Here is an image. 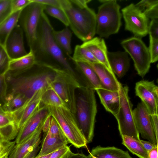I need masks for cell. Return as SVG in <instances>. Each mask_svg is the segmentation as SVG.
<instances>
[{
  "instance_id": "47",
  "label": "cell",
  "mask_w": 158,
  "mask_h": 158,
  "mask_svg": "<svg viewBox=\"0 0 158 158\" xmlns=\"http://www.w3.org/2000/svg\"><path fill=\"white\" fill-rule=\"evenodd\" d=\"M148 158H158V147L148 152Z\"/></svg>"
},
{
  "instance_id": "10",
  "label": "cell",
  "mask_w": 158,
  "mask_h": 158,
  "mask_svg": "<svg viewBox=\"0 0 158 158\" xmlns=\"http://www.w3.org/2000/svg\"><path fill=\"white\" fill-rule=\"evenodd\" d=\"M121 45L133 60L138 74L143 77L148 72L151 64L148 48L140 38L135 36L123 40Z\"/></svg>"
},
{
  "instance_id": "29",
  "label": "cell",
  "mask_w": 158,
  "mask_h": 158,
  "mask_svg": "<svg viewBox=\"0 0 158 158\" xmlns=\"http://www.w3.org/2000/svg\"><path fill=\"white\" fill-rule=\"evenodd\" d=\"M135 5L149 19H158V1L157 0H143Z\"/></svg>"
},
{
  "instance_id": "50",
  "label": "cell",
  "mask_w": 158,
  "mask_h": 158,
  "mask_svg": "<svg viewBox=\"0 0 158 158\" xmlns=\"http://www.w3.org/2000/svg\"><path fill=\"white\" fill-rule=\"evenodd\" d=\"M9 154H6L1 158H8Z\"/></svg>"
},
{
  "instance_id": "51",
  "label": "cell",
  "mask_w": 158,
  "mask_h": 158,
  "mask_svg": "<svg viewBox=\"0 0 158 158\" xmlns=\"http://www.w3.org/2000/svg\"><path fill=\"white\" fill-rule=\"evenodd\" d=\"M1 138H2V137H1V135H0V139H1Z\"/></svg>"
},
{
  "instance_id": "33",
  "label": "cell",
  "mask_w": 158,
  "mask_h": 158,
  "mask_svg": "<svg viewBox=\"0 0 158 158\" xmlns=\"http://www.w3.org/2000/svg\"><path fill=\"white\" fill-rule=\"evenodd\" d=\"M44 11L50 15L59 20L66 27L69 26L68 19L61 7L45 5Z\"/></svg>"
},
{
  "instance_id": "1",
  "label": "cell",
  "mask_w": 158,
  "mask_h": 158,
  "mask_svg": "<svg viewBox=\"0 0 158 158\" xmlns=\"http://www.w3.org/2000/svg\"><path fill=\"white\" fill-rule=\"evenodd\" d=\"M54 30L44 12L38 27L36 40L31 50L37 63L64 69L75 74L72 57L66 54L56 43L54 36Z\"/></svg>"
},
{
  "instance_id": "31",
  "label": "cell",
  "mask_w": 158,
  "mask_h": 158,
  "mask_svg": "<svg viewBox=\"0 0 158 158\" xmlns=\"http://www.w3.org/2000/svg\"><path fill=\"white\" fill-rule=\"evenodd\" d=\"M41 104L46 106H52L67 108L57 94L50 87L42 94L41 98Z\"/></svg>"
},
{
  "instance_id": "35",
  "label": "cell",
  "mask_w": 158,
  "mask_h": 158,
  "mask_svg": "<svg viewBox=\"0 0 158 158\" xmlns=\"http://www.w3.org/2000/svg\"><path fill=\"white\" fill-rule=\"evenodd\" d=\"M11 0H0V24L12 13Z\"/></svg>"
},
{
  "instance_id": "39",
  "label": "cell",
  "mask_w": 158,
  "mask_h": 158,
  "mask_svg": "<svg viewBox=\"0 0 158 158\" xmlns=\"http://www.w3.org/2000/svg\"><path fill=\"white\" fill-rule=\"evenodd\" d=\"M10 60L5 48L0 44V70L2 73L6 70Z\"/></svg>"
},
{
  "instance_id": "5",
  "label": "cell",
  "mask_w": 158,
  "mask_h": 158,
  "mask_svg": "<svg viewBox=\"0 0 158 158\" xmlns=\"http://www.w3.org/2000/svg\"><path fill=\"white\" fill-rule=\"evenodd\" d=\"M48 107L69 143L77 148L86 146L87 143L79 127L75 114L66 107Z\"/></svg>"
},
{
  "instance_id": "30",
  "label": "cell",
  "mask_w": 158,
  "mask_h": 158,
  "mask_svg": "<svg viewBox=\"0 0 158 158\" xmlns=\"http://www.w3.org/2000/svg\"><path fill=\"white\" fill-rule=\"evenodd\" d=\"M27 99L21 94L11 93L7 95L2 108L6 112H12L21 107Z\"/></svg>"
},
{
  "instance_id": "38",
  "label": "cell",
  "mask_w": 158,
  "mask_h": 158,
  "mask_svg": "<svg viewBox=\"0 0 158 158\" xmlns=\"http://www.w3.org/2000/svg\"><path fill=\"white\" fill-rule=\"evenodd\" d=\"M16 143L15 141L0 139V158L6 154H10Z\"/></svg>"
},
{
  "instance_id": "18",
  "label": "cell",
  "mask_w": 158,
  "mask_h": 158,
  "mask_svg": "<svg viewBox=\"0 0 158 158\" xmlns=\"http://www.w3.org/2000/svg\"><path fill=\"white\" fill-rule=\"evenodd\" d=\"M85 63L90 66L97 74L101 83V88L112 91H118L120 89L122 85L113 72L109 71L100 63Z\"/></svg>"
},
{
  "instance_id": "2",
  "label": "cell",
  "mask_w": 158,
  "mask_h": 158,
  "mask_svg": "<svg viewBox=\"0 0 158 158\" xmlns=\"http://www.w3.org/2000/svg\"><path fill=\"white\" fill-rule=\"evenodd\" d=\"M91 0H60L75 35L84 42L93 38L96 34V14L88 4Z\"/></svg>"
},
{
  "instance_id": "44",
  "label": "cell",
  "mask_w": 158,
  "mask_h": 158,
  "mask_svg": "<svg viewBox=\"0 0 158 158\" xmlns=\"http://www.w3.org/2000/svg\"><path fill=\"white\" fill-rule=\"evenodd\" d=\"M152 127L156 139L158 138V114L150 115Z\"/></svg>"
},
{
  "instance_id": "46",
  "label": "cell",
  "mask_w": 158,
  "mask_h": 158,
  "mask_svg": "<svg viewBox=\"0 0 158 158\" xmlns=\"http://www.w3.org/2000/svg\"><path fill=\"white\" fill-rule=\"evenodd\" d=\"M51 118L52 116L50 114L44 122L42 131L44 133V135L47 133L49 129L51 123Z\"/></svg>"
},
{
  "instance_id": "32",
  "label": "cell",
  "mask_w": 158,
  "mask_h": 158,
  "mask_svg": "<svg viewBox=\"0 0 158 158\" xmlns=\"http://www.w3.org/2000/svg\"><path fill=\"white\" fill-rule=\"evenodd\" d=\"M72 58L74 62L100 63L89 50L81 45L76 46Z\"/></svg>"
},
{
  "instance_id": "23",
  "label": "cell",
  "mask_w": 158,
  "mask_h": 158,
  "mask_svg": "<svg viewBox=\"0 0 158 158\" xmlns=\"http://www.w3.org/2000/svg\"><path fill=\"white\" fill-rule=\"evenodd\" d=\"M34 54L31 50L27 54L17 59L10 60L6 70L2 74L6 75L9 72L17 74L23 73L31 68L35 63Z\"/></svg>"
},
{
  "instance_id": "45",
  "label": "cell",
  "mask_w": 158,
  "mask_h": 158,
  "mask_svg": "<svg viewBox=\"0 0 158 158\" xmlns=\"http://www.w3.org/2000/svg\"><path fill=\"white\" fill-rule=\"evenodd\" d=\"M140 141L148 152L153 148L158 147L157 145H154L149 141H144L140 139Z\"/></svg>"
},
{
  "instance_id": "14",
  "label": "cell",
  "mask_w": 158,
  "mask_h": 158,
  "mask_svg": "<svg viewBox=\"0 0 158 158\" xmlns=\"http://www.w3.org/2000/svg\"><path fill=\"white\" fill-rule=\"evenodd\" d=\"M133 113L136 127L142 137L158 145V139L152 127L150 114L142 102L138 103L133 110Z\"/></svg>"
},
{
  "instance_id": "3",
  "label": "cell",
  "mask_w": 158,
  "mask_h": 158,
  "mask_svg": "<svg viewBox=\"0 0 158 158\" xmlns=\"http://www.w3.org/2000/svg\"><path fill=\"white\" fill-rule=\"evenodd\" d=\"M33 73L28 76L15 78L9 73L6 75V81L10 85L11 93H19L27 99L37 91L48 88L54 79L56 68L36 63Z\"/></svg>"
},
{
  "instance_id": "24",
  "label": "cell",
  "mask_w": 158,
  "mask_h": 158,
  "mask_svg": "<svg viewBox=\"0 0 158 158\" xmlns=\"http://www.w3.org/2000/svg\"><path fill=\"white\" fill-rule=\"evenodd\" d=\"M89 154L97 158H132L127 151L112 147L93 148Z\"/></svg>"
},
{
  "instance_id": "41",
  "label": "cell",
  "mask_w": 158,
  "mask_h": 158,
  "mask_svg": "<svg viewBox=\"0 0 158 158\" xmlns=\"http://www.w3.org/2000/svg\"><path fill=\"white\" fill-rule=\"evenodd\" d=\"M148 34L152 38L158 39V20L152 19L149 23Z\"/></svg>"
},
{
  "instance_id": "40",
  "label": "cell",
  "mask_w": 158,
  "mask_h": 158,
  "mask_svg": "<svg viewBox=\"0 0 158 158\" xmlns=\"http://www.w3.org/2000/svg\"><path fill=\"white\" fill-rule=\"evenodd\" d=\"M31 2V0H11L12 13L22 10Z\"/></svg>"
},
{
  "instance_id": "13",
  "label": "cell",
  "mask_w": 158,
  "mask_h": 158,
  "mask_svg": "<svg viewBox=\"0 0 158 158\" xmlns=\"http://www.w3.org/2000/svg\"><path fill=\"white\" fill-rule=\"evenodd\" d=\"M49 88L37 91L31 98L27 99L21 107L14 111L9 112L19 130L40 108L41 106V96L44 92Z\"/></svg>"
},
{
  "instance_id": "25",
  "label": "cell",
  "mask_w": 158,
  "mask_h": 158,
  "mask_svg": "<svg viewBox=\"0 0 158 158\" xmlns=\"http://www.w3.org/2000/svg\"><path fill=\"white\" fill-rule=\"evenodd\" d=\"M66 138L45 135L41 150L38 156L52 153L68 143Z\"/></svg>"
},
{
  "instance_id": "21",
  "label": "cell",
  "mask_w": 158,
  "mask_h": 158,
  "mask_svg": "<svg viewBox=\"0 0 158 158\" xmlns=\"http://www.w3.org/2000/svg\"><path fill=\"white\" fill-rule=\"evenodd\" d=\"M120 90L112 91L99 88L95 90L106 110L114 115L117 113L120 106Z\"/></svg>"
},
{
  "instance_id": "36",
  "label": "cell",
  "mask_w": 158,
  "mask_h": 158,
  "mask_svg": "<svg viewBox=\"0 0 158 158\" xmlns=\"http://www.w3.org/2000/svg\"><path fill=\"white\" fill-rule=\"evenodd\" d=\"M148 48L151 63L158 60V39H154L149 36V46Z\"/></svg>"
},
{
  "instance_id": "20",
  "label": "cell",
  "mask_w": 158,
  "mask_h": 158,
  "mask_svg": "<svg viewBox=\"0 0 158 158\" xmlns=\"http://www.w3.org/2000/svg\"><path fill=\"white\" fill-rule=\"evenodd\" d=\"M108 61L114 73L120 78L123 77L130 66V59L125 52H107Z\"/></svg>"
},
{
  "instance_id": "48",
  "label": "cell",
  "mask_w": 158,
  "mask_h": 158,
  "mask_svg": "<svg viewBox=\"0 0 158 158\" xmlns=\"http://www.w3.org/2000/svg\"><path fill=\"white\" fill-rule=\"evenodd\" d=\"M67 158H88L83 153H73L72 152L70 154Z\"/></svg>"
},
{
  "instance_id": "19",
  "label": "cell",
  "mask_w": 158,
  "mask_h": 158,
  "mask_svg": "<svg viewBox=\"0 0 158 158\" xmlns=\"http://www.w3.org/2000/svg\"><path fill=\"white\" fill-rule=\"evenodd\" d=\"M81 45L89 50L100 63L113 72L108 61L107 47L103 39L94 37Z\"/></svg>"
},
{
  "instance_id": "6",
  "label": "cell",
  "mask_w": 158,
  "mask_h": 158,
  "mask_svg": "<svg viewBox=\"0 0 158 158\" xmlns=\"http://www.w3.org/2000/svg\"><path fill=\"white\" fill-rule=\"evenodd\" d=\"M56 72L54 79L49 86L57 94L66 107L75 114L76 91L82 85L76 78L75 73L57 68H56Z\"/></svg>"
},
{
  "instance_id": "7",
  "label": "cell",
  "mask_w": 158,
  "mask_h": 158,
  "mask_svg": "<svg viewBox=\"0 0 158 158\" xmlns=\"http://www.w3.org/2000/svg\"><path fill=\"white\" fill-rule=\"evenodd\" d=\"M120 8L116 0H110L98 7L96 14V34L100 37L107 38L118 32L121 25Z\"/></svg>"
},
{
  "instance_id": "27",
  "label": "cell",
  "mask_w": 158,
  "mask_h": 158,
  "mask_svg": "<svg viewBox=\"0 0 158 158\" xmlns=\"http://www.w3.org/2000/svg\"><path fill=\"white\" fill-rule=\"evenodd\" d=\"M55 40L58 45L66 54L70 56L72 53L71 40L72 33L66 27L63 30L54 31Z\"/></svg>"
},
{
  "instance_id": "42",
  "label": "cell",
  "mask_w": 158,
  "mask_h": 158,
  "mask_svg": "<svg viewBox=\"0 0 158 158\" xmlns=\"http://www.w3.org/2000/svg\"><path fill=\"white\" fill-rule=\"evenodd\" d=\"M6 75L0 74V99L5 100L7 96V84Z\"/></svg>"
},
{
  "instance_id": "17",
  "label": "cell",
  "mask_w": 158,
  "mask_h": 158,
  "mask_svg": "<svg viewBox=\"0 0 158 158\" xmlns=\"http://www.w3.org/2000/svg\"><path fill=\"white\" fill-rule=\"evenodd\" d=\"M23 32L17 23L8 36L5 48L10 60L19 58L27 54L23 41Z\"/></svg>"
},
{
  "instance_id": "8",
  "label": "cell",
  "mask_w": 158,
  "mask_h": 158,
  "mask_svg": "<svg viewBox=\"0 0 158 158\" xmlns=\"http://www.w3.org/2000/svg\"><path fill=\"white\" fill-rule=\"evenodd\" d=\"M128 87L120 90L121 103L118 110L114 116L117 120L121 137L129 136L140 141L139 133L136 127L133 113V105L128 96Z\"/></svg>"
},
{
  "instance_id": "49",
  "label": "cell",
  "mask_w": 158,
  "mask_h": 158,
  "mask_svg": "<svg viewBox=\"0 0 158 158\" xmlns=\"http://www.w3.org/2000/svg\"><path fill=\"white\" fill-rule=\"evenodd\" d=\"M5 112L3 108L0 105V113H5Z\"/></svg>"
},
{
  "instance_id": "4",
  "label": "cell",
  "mask_w": 158,
  "mask_h": 158,
  "mask_svg": "<svg viewBox=\"0 0 158 158\" xmlns=\"http://www.w3.org/2000/svg\"><path fill=\"white\" fill-rule=\"evenodd\" d=\"M80 92L76 98L75 114L79 127L87 143L92 141L97 105L94 90L84 85L78 89Z\"/></svg>"
},
{
  "instance_id": "16",
  "label": "cell",
  "mask_w": 158,
  "mask_h": 158,
  "mask_svg": "<svg viewBox=\"0 0 158 158\" xmlns=\"http://www.w3.org/2000/svg\"><path fill=\"white\" fill-rule=\"evenodd\" d=\"M43 124L29 138L21 143L15 144L8 158H33L35 157L40 142Z\"/></svg>"
},
{
  "instance_id": "34",
  "label": "cell",
  "mask_w": 158,
  "mask_h": 158,
  "mask_svg": "<svg viewBox=\"0 0 158 158\" xmlns=\"http://www.w3.org/2000/svg\"><path fill=\"white\" fill-rule=\"evenodd\" d=\"M71 152L70 147L67 145L51 153L33 158H67Z\"/></svg>"
},
{
  "instance_id": "28",
  "label": "cell",
  "mask_w": 158,
  "mask_h": 158,
  "mask_svg": "<svg viewBox=\"0 0 158 158\" xmlns=\"http://www.w3.org/2000/svg\"><path fill=\"white\" fill-rule=\"evenodd\" d=\"M122 144L133 154L139 158H148V152L140 141L132 137L123 135L121 136Z\"/></svg>"
},
{
  "instance_id": "12",
  "label": "cell",
  "mask_w": 158,
  "mask_h": 158,
  "mask_svg": "<svg viewBox=\"0 0 158 158\" xmlns=\"http://www.w3.org/2000/svg\"><path fill=\"white\" fill-rule=\"evenodd\" d=\"M136 96L141 100L150 115L158 114V87L154 81L142 80L135 84Z\"/></svg>"
},
{
  "instance_id": "15",
  "label": "cell",
  "mask_w": 158,
  "mask_h": 158,
  "mask_svg": "<svg viewBox=\"0 0 158 158\" xmlns=\"http://www.w3.org/2000/svg\"><path fill=\"white\" fill-rule=\"evenodd\" d=\"M50 114L48 106L41 104L40 108L19 129L15 140L16 143H21L31 137Z\"/></svg>"
},
{
  "instance_id": "9",
  "label": "cell",
  "mask_w": 158,
  "mask_h": 158,
  "mask_svg": "<svg viewBox=\"0 0 158 158\" xmlns=\"http://www.w3.org/2000/svg\"><path fill=\"white\" fill-rule=\"evenodd\" d=\"M31 1L21 10L18 22L25 34L30 49L36 40L38 27L45 6L44 4Z\"/></svg>"
},
{
  "instance_id": "52",
  "label": "cell",
  "mask_w": 158,
  "mask_h": 158,
  "mask_svg": "<svg viewBox=\"0 0 158 158\" xmlns=\"http://www.w3.org/2000/svg\"></svg>"
},
{
  "instance_id": "26",
  "label": "cell",
  "mask_w": 158,
  "mask_h": 158,
  "mask_svg": "<svg viewBox=\"0 0 158 158\" xmlns=\"http://www.w3.org/2000/svg\"><path fill=\"white\" fill-rule=\"evenodd\" d=\"M21 11L12 13L0 24V44L4 47L8 36L18 23Z\"/></svg>"
},
{
  "instance_id": "11",
  "label": "cell",
  "mask_w": 158,
  "mask_h": 158,
  "mask_svg": "<svg viewBox=\"0 0 158 158\" xmlns=\"http://www.w3.org/2000/svg\"><path fill=\"white\" fill-rule=\"evenodd\" d=\"M121 11L125 22V29L139 38L148 34L149 19L134 4L131 3Z\"/></svg>"
},
{
  "instance_id": "22",
  "label": "cell",
  "mask_w": 158,
  "mask_h": 158,
  "mask_svg": "<svg viewBox=\"0 0 158 158\" xmlns=\"http://www.w3.org/2000/svg\"><path fill=\"white\" fill-rule=\"evenodd\" d=\"M74 62L76 70L81 76L84 86L95 91L101 88V83L98 77L90 66L84 62Z\"/></svg>"
},
{
  "instance_id": "37",
  "label": "cell",
  "mask_w": 158,
  "mask_h": 158,
  "mask_svg": "<svg viewBox=\"0 0 158 158\" xmlns=\"http://www.w3.org/2000/svg\"><path fill=\"white\" fill-rule=\"evenodd\" d=\"M45 135L66 138L60 128L52 116L50 128Z\"/></svg>"
},
{
  "instance_id": "43",
  "label": "cell",
  "mask_w": 158,
  "mask_h": 158,
  "mask_svg": "<svg viewBox=\"0 0 158 158\" xmlns=\"http://www.w3.org/2000/svg\"><path fill=\"white\" fill-rule=\"evenodd\" d=\"M33 1L45 5L61 7L60 0H32Z\"/></svg>"
}]
</instances>
